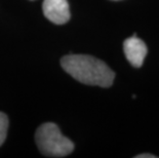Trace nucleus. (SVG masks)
Instances as JSON below:
<instances>
[{"instance_id":"1","label":"nucleus","mask_w":159,"mask_h":158,"mask_svg":"<svg viewBox=\"0 0 159 158\" xmlns=\"http://www.w3.org/2000/svg\"><path fill=\"white\" fill-rule=\"evenodd\" d=\"M61 65L65 72L86 85L109 87L115 78V73L106 63L89 55L65 56Z\"/></svg>"},{"instance_id":"2","label":"nucleus","mask_w":159,"mask_h":158,"mask_svg":"<svg viewBox=\"0 0 159 158\" xmlns=\"http://www.w3.org/2000/svg\"><path fill=\"white\" fill-rule=\"evenodd\" d=\"M35 140L40 152L48 157H65L74 150V144L63 136L57 124L52 122L37 129Z\"/></svg>"},{"instance_id":"3","label":"nucleus","mask_w":159,"mask_h":158,"mask_svg":"<svg viewBox=\"0 0 159 158\" xmlns=\"http://www.w3.org/2000/svg\"><path fill=\"white\" fill-rule=\"evenodd\" d=\"M45 18L57 25L66 24L70 20V9L67 0H44L42 4Z\"/></svg>"},{"instance_id":"4","label":"nucleus","mask_w":159,"mask_h":158,"mask_svg":"<svg viewBox=\"0 0 159 158\" xmlns=\"http://www.w3.org/2000/svg\"><path fill=\"white\" fill-rule=\"evenodd\" d=\"M123 52L130 65L136 68H140L143 66L144 60L148 52V48L143 40L134 35L123 42Z\"/></svg>"},{"instance_id":"5","label":"nucleus","mask_w":159,"mask_h":158,"mask_svg":"<svg viewBox=\"0 0 159 158\" xmlns=\"http://www.w3.org/2000/svg\"><path fill=\"white\" fill-rule=\"evenodd\" d=\"M8 129V118L4 113L0 112V146L4 143L7 136Z\"/></svg>"},{"instance_id":"6","label":"nucleus","mask_w":159,"mask_h":158,"mask_svg":"<svg viewBox=\"0 0 159 158\" xmlns=\"http://www.w3.org/2000/svg\"><path fill=\"white\" fill-rule=\"evenodd\" d=\"M136 158H156V156L152 155V154L145 153V154H140V155H137Z\"/></svg>"}]
</instances>
